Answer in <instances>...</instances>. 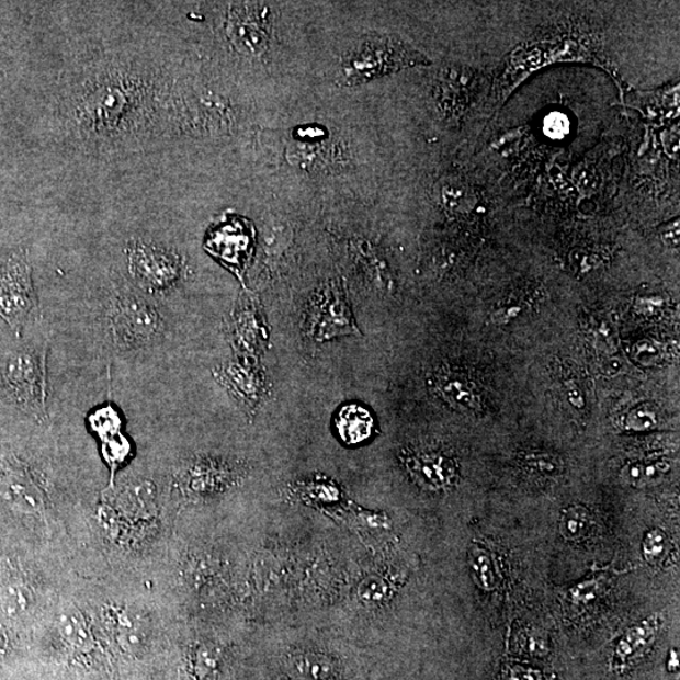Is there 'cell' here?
Instances as JSON below:
<instances>
[{
  "mask_svg": "<svg viewBox=\"0 0 680 680\" xmlns=\"http://www.w3.org/2000/svg\"><path fill=\"white\" fill-rule=\"evenodd\" d=\"M306 328L309 337L317 342L342 336H360L342 286L329 283L313 296Z\"/></svg>",
  "mask_w": 680,
  "mask_h": 680,
  "instance_id": "cell-7",
  "label": "cell"
},
{
  "mask_svg": "<svg viewBox=\"0 0 680 680\" xmlns=\"http://www.w3.org/2000/svg\"><path fill=\"white\" fill-rule=\"evenodd\" d=\"M428 59L394 37L372 36L351 50L343 63L348 83H361L406 67L427 65Z\"/></svg>",
  "mask_w": 680,
  "mask_h": 680,
  "instance_id": "cell-5",
  "label": "cell"
},
{
  "mask_svg": "<svg viewBox=\"0 0 680 680\" xmlns=\"http://www.w3.org/2000/svg\"><path fill=\"white\" fill-rule=\"evenodd\" d=\"M521 464L525 472L544 478H554L564 472V464L556 455L548 453H529L521 457Z\"/></svg>",
  "mask_w": 680,
  "mask_h": 680,
  "instance_id": "cell-29",
  "label": "cell"
},
{
  "mask_svg": "<svg viewBox=\"0 0 680 680\" xmlns=\"http://www.w3.org/2000/svg\"><path fill=\"white\" fill-rule=\"evenodd\" d=\"M5 649H7V637L4 633L2 632V628H0V658L4 656Z\"/></svg>",
  "mask_w": 680,
  "mask_h": 680,
  "instance_id": "cell-37",
  "label": "cell"
},
{
  "mask_svg": "<svg viewBox=\"0 0 680 680\" xmlns=\"http://www.w3.org/2000/svg\"><path fill=\"white\" fill-rule=\"evenodd\" d=\"M229 342L237 355L254 356L267 351L268 328L259 306L251 299L238 302L226 325Z\"/></svg>",
  "mask_w": 680,
  "mask_h": 680,
  "instance_id": "cell-10",
  "label": "cell"
},
{
  "mask_svg": "<svg viewBox=\"0 0 680 680\" xmlns=\"http://www.w3.org/2000/svg\"><path fill=\"white\" fill-rule=\"evenodd\" d=\"M503 680H544V677L539 670L512 665L503 669Z\"/></svg>",
  "mask_w": 680,
  "mask_h": 680,
  "instance_id": "cell-33",
  "label": "cell"
},
{
  "mask_svg": "<svg viewBox=\"0 0 680 680\" xmlns=\"http://www.w3.org/2000/svg\"><path fill=\"white\" fill-rule=\"evenodd\" d=\"M34 605L33 592L29 585L13 580L0 588V611L10 620H20L30 614Z\"/></svg>",
  "mask_w": 680,
  "mask_h": 680,
  "instance_id": "cell-19",
  "label": "cell"
},
{
  "mask_svg": "<svg viewBox=\"0 0 680 680\" xmlns=\"http://www.w3.org/2000/svg\"><path fill=\"white\" fill-rule=\"evenodd\" d=\"M59 631L64 639L75 649L88 650L91 646V633L87 620L79 611L67 610L59 620Z\"/></svg>",
  "mask_w": 680,
  "mask_h": 680,
  "instance_id": "cell-25",
  "label": "cell"
},
{
  "mask_svg": "<svg viewBox=\"0 0 680 680\" xmlns=\"http://www.w3.org/2000/svg\"><path fill=\"white\" fill-rule=\"evenodd\" d=\"M90 429L102 440L121 433L123 419L117 408L112 404L99 406L88 418Z\"/></svg>",
  "mask_w": 680,
  "mask_h": 680,
  "instance_id": "cell-26",
  "label": "cell"
},
{
  "mask_svg": "<svg viewBox=\"0 0 680 680\" xmlns=\"http://www.w3.org/2000/svg\"><path fill=\"white\" fill-rule=\"evenodd\" d=\"M671 548L673 546H671V541L665 531L654 529L645 534L643 556L650 566H658L665 563Z\"/></svg>",
  "mask_w": 680,
  "mask_h": 680,
  "instance_id": "cell-27",
  "label": "cell"
},
{
  "mask_svg": "<svg viewBox=\"0 0 680 680\" xmlns=\"http://www.w3.org/2000/svg\"><path fill=\"white\" fill-rule=\"evenodd\" d=\"M270 15L269 7L260 3H240L229 8L226 31L238 53L249 57L267 53Z\"/></svg>",
  "mask_w": 680,
  "mask_h": 680,
  "instance_id": "cell-9",
  "label": "cell"
},
{
  "mask_svg": "<svg viewBox=\"0 0 680 680\" xmlns=\"http://www.w3.org/2000/svg\"><path fill=\"white\" fill-rule=\"evenodd\" d=\"M610 574L608 571L597 573L568 589L565 598L568 607L576 612L586 611L593 607L607 592L612 581Z\"/></svg>",
  "mask_w": 680,
  "mask_h": 680,
  "instance_id": "cell-17",
  "label": "cell"
},
{
  "mask_svg": "<svg viewBox=\"0 0 680 680\" xmlns=\"http://www.w3.org/2000/svg\"><path fill=\"white\" fill-rule=\"evenodd\" d=\"M110 616H112L117 642L124 646L125 650H138L144 639L143 627L138 619H135L132 612L121 609H116Z\"/></svg>",
  "mask_w": 680,
  "mask_h": 680,
  "instance_id": "cell-23",
  "label": "cell"
},
{
  "mask_svg": "<svg viewBox=\"0 0 680 680\" xmlns=\"http://www.w3.org/2000/svg\"><path fill=\"white\" fill-rule=\"evenodd\" d=\"M670 469L666 461L632 463L623 467L622 478L636 488H642L661 479Z\"/></svg>",
  "mask_w": 680,
  "mask_h": 680,
  "instance_id": "cell-24",
  "label": "cell"
},
{
  "mask_svg": "<svg viewBox=\"0 0 680 680\" xmlns=\"http://www.w3.org/2000/svg\"><path fill=\"white\" fill-rule=\"evenodd\" d=\"M0 500L15 513H44L45 496L32 474L22 466L8 465L0 471Z\"/></svg>",
  "mask_w": 680,
  "mask_h": 680,
  "instance_id": "cell-11",
  "label": "cell"
},
{
  "mask_svg": "<svg viewBox=\"0 0 680 680\" xmlns=\"http://www.w3.org/2000/svg\"><path fill=\"white\" fill-rule=\"evenodd\" d=\"M679 668V657H678V653L675 650L670 651V657H669V661H668V669L669 671H676Z\"/></svg>",
  "mask_w": 680,
  "mask_h": 680,
  "instance_id": "cell-36",
  "label": "cell"
},
{
  "mask_svg": "<svg viewBox=\"0 0 680 680\" xmlns=\"http://www.w3.org/2000/svg\"><path fill=\"white\" fill-rule=\"evenodd\" d=\"M126 267L136 286L149 295L174 291L185 276L182 254L165 245L133 238L125 248Z\"/></svg>",
  "mask_w": 680,
  "mask_h": 680,
  "instance_id": "cell-4",
  "label": "cell"
},
{
  "mask_svg": "<svg viewBox=\"0 0 680 680\" xmlns=\"http://www.w3.org/2000/svg\"><path fill=\"white\" fill-rule=\"evenodd\" d=\"M469 565L476 583L484 591H496L501 582V575L497 559L491 552L481 546L473 544L469 551Z\"/></svg>",
  "mask_w": 680,
  "mask_h": 680,
  "instance_id": "cell-18",
  "label": "cell"
},
{
  "mask_svg": "<svg viewBox=\"0 0 680 680\" xmlns=\"http://www.w3.org/2000/svg\"><path fill=\"white\" fill-rule=\"evenodd\" d=\"M438 394L458 410L476 412L481 408L480 395L474 382L461 369L441 367L433 376Z\"/></svg>",
  "mask_w": 680,
  "mask_h": 680,
  "instance_id": "cell-15",
  "label": "cell"
},
{
  "mask_svg": "<svg viewBox=\"0 0 680 680\" xmlns=\"http://www.w3.org/2000/svg\"><path fill=\"white\" fill-rule=\"evenodd\" d=\"M661 240L670 248H678L679 245V220H675L670 225L661 229Z\"/></svg>",
  "mask_w": 680,
  "mask_h": 680,
  "instance_id": "cell-34",
  "label": "cell"
},
{
  "mask_svg": "<svg viewBox=\"0 0 680 680\" xmlns=\"http://www.w3.org/2000/svg\"><path fill=\"white\" fill-rule=\"evenodd\" d=\"M37 311L38 299L33 285L30 254L27 250L21 249L0 263V318L20 338Z\"/></svg>",
  "mask_w": 680,
  "mask_h": 680,
  "instance_id": "cell-6",
  "label": "cell"
},
{
  "mask_svg": "<svg viewBox=\"0 0 680 680\" xmlns=\"http://www.w3.org/2000/svg\"><path fill=\"white\" fill-rule=\"evenodd\" d=\"M660 626V616L651 615L643 620L642 623L627 628L616 644L611 661L612 669L617 673H624V671L633 668L650 650L657 639Z\"/></svg>",
  "mask_w": 680,
  "mask_h": 680,
  "instance_id": "cell-14",
  "label": "cell"
},
{
  "mask_svg": "<svg viewBox=\"0 0 680 680\" xmlns=\"http://www.w3.org/2000/svg\"><path fill=\"white\" fill-rule=\"evenodd\" d=\"M4 395L32 418L47 420V342L16 348L0 363Z\"/></svg>",
  "mask_w": 680,
  "mask_h": 680,
  "instance_id": "cell-3",
  "label": "cell"
},
{
  "mask_svg": "<svg viewBox=\"0 0 680 680\" xmlns=\"http://www.w3.org/2000/svg\"><path fill=\"white\" fill-rule=\"evenodd\" d=\"M104 321L109 342L121 354L157 345L166 330L157 305L123 280H116L110 288Z\"/></svg>",
  "mask_w": 680,
  "mask_h": 680,
  "instance_id": "cell-2",
  "label": "cell"
},
{
  "mask_svg": "<svg viewBox=\"0 0 680 680\" xmlns=\"http://www.w3.org/2000/svg\"><path fill=\"white\" fill-rule=\"evenodd\" d=\"M218 384L227 389L238 406L252 416L269 395L265 373L250 356L237 355L214 371Z\"/></svg>",
  "mask_w": 680,
  "mask_h": 680,
  "instance_id": "cell-8",
  "label": "cell"
},
{
  "mask_svg": "<svg viewBox=\"0 0 680 680\" xmlns=\"http://www.w3.org/2000/svg\"><path fill=\"white\" fill-rule=\"evenodd\" d=\"M594 518L588 508L571 506L563 510L559 518V533L568 542L588 540L594 530Z\"/></svg>",
  "mask_w": 680,
  "mask_h": 680,
  "instance_id": "cell-20",
  "label": "cell"
},
{
  "mask_svg": "<svg viewBox=\"0 0 680 680\" xmlns=\"http://www.w3.org/2000/svg\"><path fill=\"white\" fill-rule=\"evenodd\" d=\"M658 423L659 415L657 407L650 404H643L633 408L626 415L624 428L627 431L644 432L656 429Z\"/></svg>",
  "mask_w": 680,
  "mask_h": 680,
  "instance_id": "cell-30",
  "label": "cell"
},
{
  "mask_svg": "<svg viewBox=\"0 0 680 680\" xmlns=\"http://www.w3.org/2000/svg\"><path fill=\"white\" fill-rule=\"evenodd\" d=\"M191 102L159 58L104 54L67 75L55 99V131L66 146L110 156L159 147L189 129Z\"/></svg>",
  "mask_w": 680,
  "mask_h": 680,
  "instance_id": "cell-1",
  "label": "cell"
},
{
  "mask_svg": "<svg viewBox=\"0 0 680 680\" xmlns=\"http://www.w3.org/2000/svg\"><path fill=\"white\" fill-rule=\"evenodd\" d=\"M287 673L294 680H326L333 673V667L319 654L302 653L288 661Z\"/></svg>",
  "mask_w": 680,
  "mask_h": 680,
  "instance_id": "cell-21",
  "label": "cell"
},
{
  "mask_svg": "<svg viewBox=\"0 0 680 680\" xmlns=\"http://www.w3.org/2000/svg\"><path fill=\"white\" fill-rule=\"evenodd\" d=\"M102 450H104L106 461L112 464V466L116 467L124 463L125 458L129 456L131 444L122 433H117V435L104 440Z\"/></svg>",
  "mask_w": 680,
  "mask_h": 680,
  "instance_id": "cell-31",
  "label": "cell"
},
{
  "mask_svg": "<svg viewBox=\"0 0 680 680\" xmlns=\"http://www.w3.org/2000/svg\"><path fill=\"white\" fill-rule=\"evenodd\" d=\"M548 133L552 135H563L567 132L568 123L564 115H552L548 123Z\"/></svg>",
  "mask_w": 680,
  "mask_h": 680,
  "instance_id": "cell-35",
  "label": "cell"
},
{
  "mask_svg": "<svg viewBox=\"0 0 680 680\" xmlns=\"http://www.w3.org/2000/svg\"><path fill=\"white\" fill-rule=\"evenodd\" d=\"M441 199L446 208L454 212H466L475 206L474 192L461 181L449 182L442 186Z\"/></svg>",
  "mask_w": 680,
  "mask_h": 680,
  "instance_id": "cell-28",
  "label": "cell"
},
{
  "mask_svg": "<svg viewBox=\"0 0 680 680\" xmlns=\"http://www.w3.org/2000/svg\"><path fill=\"white\" fill-rule=\"evenodd\" d=\"M478 76L472 68L452 66L442 70L438 84V102L449 121H458L473 99Z\"/></svg>",
  "mask_w": 680,
  "mask_h": 680,
  "instance_id": "cell-12",
  "label": "cell"
},
{
  "mask_svg": "<svg viewBox=\"0 0 680 680\" xmlns=\"http://www.w3.org/2000/svg\"><path fill=\"white\" fill-rule=\"evenodd\" d=\"M227 228V227H226ZM238 233L233 229H223L208 240V250L225 261L229 268H240L242 253L248 251L249 238L236 241Z\"/></svg>",
  "mask_w": 680,
  "mask_h": 680,
  "instance_id": "cell-22",
  "label": "cell"
},
{
  "mask_svg": "<svg viewBox=\"0 0 680 680\" xmlns=\"http://www.w3.org/2000/svg\"><path fill=\"white\" fill-rule=\"evenodd\" d=\"M406 469L421 487L430 490H444L457 479V466L452 457L438 452H405Z\"/></svg>",
  "mask_w": 680,
  "mask_h": 680,
  "instance_id": "cell-13",
  "label": "cell"
},
{
  "mask_svg": "<svg viewBox=\"0 0 680 680\" xmlns=\"http://www.w3.org/2000/svg\"><path fill=\"white\" fill-rule=\"evenodd\" d=\"M564 387L566 388L568 403L578 408V410H582L585 407V394L580 382L576 377H566L564 379Z\"/></svg>",
  "mask_w": 680,
  "mask_h": 680,
  "instance_id": "cell-32",
  "label": "cell"
},
{
  "mask_svg": "<svg viewBox=\"0 0 680 680\" xmlns=\"http://www.w3.org/2000/svg\"><path fill=\"white\" fill-rule=\"evenodd\" d=\"M336 427L347 444L356 445L371 438L374 420L367 408L347 405L338 412Z\"/></svg>",
  "mask_w": 680,
  "mask_h": 680,
  "instance_id": "cell-16",
  "label": "cell"
}]
</instances>
